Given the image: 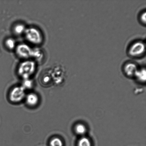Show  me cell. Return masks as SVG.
<instances>
[{
  "label": "cell",
  "mask_w": 146,
  "mask_h": 146,
  "mask_svg": "<svg viewBox=\"0 0 146 146\" xmlns=\"http://www.w3.org/2000/svg\"><path fill=\"white\" fill-rule=\"evenodd\" d=\"M36 64L33 61L27 60L21 63L18 67V74L24 80L29 79L35 72Z\"/></svg>",
  "instance_id": "1"
},
{
  "label": "cell",
  "mask_w": 146,
  "mask_h": 146,
  "mask_svg": "<svg viewBox=\"0 0 146 146\" xmlns=\"http://www.w3.org/2000/svg\"><path fill=\"white\" fill-rule=\"evenodd\" d=\"M24 33L27 40L31 44L39 45L42 42V34L36 28L31 27L27 29Z\"/></svg>",
  "instance_id": "2"
},
{
  "label": "cell",
  "mask_w": 146,
  "mask_h": 146,
  "mask_svg": "<svg viewBox=\"0 0 146 146\" xmlns=\"http://www.w3.org/2000/svg\"><path fill=\"white\" fill-rule=\"evenodd\" d=\"M145 45L141 41H137L133 43L128 48L129 55L132 58H140L145 54Z\"/></svg>",
  "instance_id": "3"
},
{
  "label": "cell",
  "mask_w": 146,
  "mask_h": 146,
  "mask_svg": "<svg viewBox=\"0 0 146 146\" xmlns=\"http://www.w3.org/2000/svg\"><path fill=\"white\" fill-rule=\"evenodd\" d=\"M25 96V90L22 86L14 87L9 94L10 101L15 103L22 101Z\"/></svg>",
  "instance_id": "4"
},
{
  "label": "cell",
  "mask_w": 146,
  "mask_h": 146,
  "mask_svg": "<svg viewBox=\"0 0 146 146\" xmlns=\"http://www.w3.org/2000/svg\"><path fill=\"white\" fill-rule=\"evenodd\" d=\"M16 53L20 58L27 59L32 57L33 50L26 44H20L17 47Z\"/></svg>",
  "instance_id": "5"
},
{
  "label": "cell",
  "mask_w": 146,
  "mask_h": 146,
  "mask_svg": "<svg viewBox=\"0 0 146 146\" xmlns=\"http://www.w3.org/2000/svg\"><path fill=\"white\" fill-rule=\"evenodd\" d=\"M138 68L134 62H129L125 64L123 67L124 72L128 77L135 76Z\"/></svg>",
  "instance_id": "6"
},
{
  "label": "cell",
  "mask_w": 146,
  "mask_h": 146,
  "mask_svg": "<svg viewBox=\"0 0 146 146\" xmlns=\"http://www.w3.org/2000/svg\"><path fill=\"white\" fill-rule=\"evenodd\" d=\"M39 99L36 94L31 93L29 94L26 97L27 104L30 106H35L38 104Z\"/></svg>",
  "instance_id": "7"
},
{
  "label": "cell",
  "mask_w": 146,
  "mask_h": 146,
  "mask_svg": "<svg viewBox=\"0 0 146 146\" xmlns=\"http://www.w3.org/2000/svg\"><path fill=\"white\" fill-rule=\"evenodd\" d=\"M135 77L137 79L141 82H145L146 80V70L145 68H142L138 70Z\"/></svg>",
  "instance_id": "8"
},
{
  "label": "cell",
  "mask_w": 146,
  "mask_h": 146,
  "mask_svg": "<svg viewBox=\"0 0 146 146\" xmlns=\"http://www.w3.org/2000/svg\"><path fill=\"white\" fill-rule=\"evenodd\" d=\"M75 131L76 133L78 135H84L86 131V128L84 124H78L75 126Z\"/></svg>",
  "instance_id": "9"
},
{
  "label": "cell",
  "mask_w": 146,
  "mask_h": 146,
  "mask_svg": "<svg viewBox=\"0 0 146 146\" xmlns=\"http://www.w3.org/2000/svg\"><path fill=\"white\" fill-rule=\"evenodd\" d=\"M26 29L25 26L22 24H17L14 28V32L17 35H21L25 33Z\"/></svg>",
  "instance_id": "10"
},
{
  "label": "cell",
  "mask_w": 146,
  "mask_h": 146,
  "mask_svg": "<svg viewBox=\"0 0 146 146\" xmlns=\"http://www.w3.org/2000/svg\"><path fill=\"white\" fill-rule=\"evenodd\" d=\"M78 146H91V142L88 138L82 137L79 140Z\"/></svg>",
  "instance_id": "11"
},
{
  "label": "cell",
  "mask_w": 146,
  "mask_h": 146,
  "mask_svg": "<svg viewBox=\"0 0 146 146\" xmlns=\"http://www.w3.org/2000/svg\"><path fill=\"white\" fill-rule=\"evenodd\" d=\"M50 145V146H63V143L60 139L55 137L51 140Z\"/></svg>",
  "instance_id": "12"
},
{
  "label": "cell",
  "mask_w": 146,
  "mask_h": 146,
  "mask_svg": "<svg viewBox=\"0 0 146 146\" xmlns=\"http://www.w3.org/2000/svg\"><path fill=\"white\" fill-rule=\"evenodd\" d=\"M23 82L22 86H21L24 89H29L32 88L33 86V82L29 79L24 80Z\"/></svg>",
  "instance_id": "13"
},
{
  "label": "cell",
  "mask_w": 146,
  "mask_h": 146,
  "mask_svg": "<svg viewBox=\"0 0 146 146\" xmlns=\"http://www.w3.org/2000/svg\"><path fill=\"white\" fill-rule=\"evenodd\" d=\"M6 46L10 50L13 49L15 46V41L13 38H9L7 39L5 42Z\"/></svg>",
  "instance_id": "14"
},
{
  "label": "cell",
  "mask_w": 146,
  "mask_h": 146,
  "mask_svg": "<svg viewBox=\"0 0 146 146\" xmlns=\"http://www.w3.org/2000/svg\"><path fill=\"white\" fill-rule=\"evenodd\" d=\"M42 53L41 51L38 49L33 50L32 57L38 60H40L42 57Z\"/></svg>",
  "instance_id": "15"
},
{
  "label": "cell",
  "mask_w": 146,
  "mask_h": 146,
  "mask_svg": "<svg viewBox=\"0 0 146 146\" xmlns=\"http://www.w3.org/2000/svg\"><path fill=\"white\" fill-rule=\"evenodd\" d=\"M146 13L145 12H144V13H143L142 14H141V22L142 23H143L144 24H145L146 23Z\"/></svg>",
  "instance_id": "16"
}]
</instances>
